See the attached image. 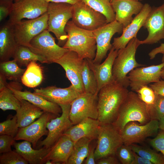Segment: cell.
Wrapping results in <instances>:
<instances>
[{
    "label": "cell",
    "mask_w": 164,
    "mask_h": 164,
    "mask_svg": "<svg viewBox=\"0 0 164 164\" xmlns=\"http://www.w3.org/2000/svg\"><path fill=\"white\" fill-rule=\"evenodd\" d=\"M129 91L127 88L115 81L99 90L97 94V120L101 124L113 122Z\"/></svg>",
    "instance_id": "obj_1"
},
{
    "label": "cell",
    "mask_w": 164,
    "mask_h": 164,
    "mask_svg": "<svg viewBox=\"0 0 164 164\" xmlns=\"http://www.w3.org/2000/svg\"><path fill=\"white\" fill-rule=\"evenodd\" d=\"M65 29L68 38L63 47L76 52L82 59L93 60L97 46L93 31L77 27L72 20L67 22Z\"/></svg>",
    "instance_id": "obj_2"
},
{
    "label": "cell",
    "mask_w": 164,
    "mask_h": 164,
    "mask_svg": "<svg viewBox=\"0 0 164 164\" xmlns=\"http://www.w3.org/2000/svg\"><path fill=\"white\" fill-rule=\"evenodd\" d=\"M150 120L146 105L139 98L137 94L132 91H129L111 124L121 134L126 125L130 122L137 121L144 125Z\"/></svg>",
    "instance_id": "obj_3"
},
{
    "label": "cell",
    "mask_w": 164,
    "mask_h": 164,
    "mask_svg": "<svg viewBox=\"0 0 164 164\" xmlns=\"http://www.w3.org/2000/svg\"><path fill=\"white\" fill-rule=\"evenodd\" d=\"M141 45L137 37L132 38L126 47L118 50L113 66L112 75L115 81L127 88L129 86L128 75L137 67L145 66L138 63L135 58L137 50Z\"/></svg>",
    "instance_id": "obj_4"
},
{
    "label": "cell",
    "mask_w": 164,
    "mask_h": 164,
    "mask_svg": "<svg viewBox=\"0 0 164 164\" xmlns=\"http://www.w3.org/2000/svg\"><path fill=\"white\" fill-rule=\"evenodd\" d=\"M73 5L65 3H49L47 30L55 35L60 45L66 43L68 36L65 31L66 26L73 15Z\"/></svg>",
    "instance_id": "obj_5"
},
{
    "label": "cell",
    "mask_w": 164,
    "mask_h": 164,
    "mask_svg": "<svg viewBox=\"0 0 164 164\" xmlns=\"http://www.w3.org/2000/svg\"><path fill=\"white\" fill-rule=\"evenodd\" d=\"M28 48L47 63H54L69 50L57 44L55 39L47 29L33 38Z\"/></svg>",
    "instance_id": "obj_6"
},
{
    "label": "cell",
    "mask_w": 164,
    "mask_h": 164,
    "mask_svg": "<svg viewBox=\"0 0 164 164\" xmlns=\"http://www.w3.org/2000/svg\"><path fill=\"white\" fill-rule=\"evenodd\" d=\"M95 150L96 161L101 158L115 155L123 144L121 134L112 124H101Z\"/></svg>",
    "instance_id": "obj_7"
},
{
    "label": "cell",
    "mask_w": 164,
    "mask_h": 164,
    "mask_svg": "<svg viewBox=\"0 0 164 164\" xmlns=\"http://www.w3.org/2000/svg\"><path fill=\"white\" fill-rule=\"evenodd\" d=\"M97 95L85 92L80 94L70 104L69 117L73 125L87 118L97 119Z\"/></svg>",
    "instance_id": "obj_8"
},
{
    "label": "cell",
    "mask_w": 164,
    "mask_h": 164,
    "mask_svg": "<svg viewBox=\"0 0 164 164\" xmlns=\"http://www.w3.org/2000/svg\"><path fill=\"white\" fill-rule=\"evenodd\" d=\"M48 15L47 12L33 19L21 21L13 25L16 41L19 46L29 47L34 37L47 29Z\"/></svg>",
    "instance_id": "obj_9"
},
{
    "label": "cell",
    "mask_w": 164,
    "mask_h": 164,
    "mask_svg": "<svg viewBox=\"0 0 164 164\" xmlns=\"http://www.w3.org/2000/svg\"><path fill=\"white\" fill-rule=\"evenodd\" d=\"M73 5L72 21L77 27L93 31L108 23L103 15L82 1Z\"/></svg>",
    "instance_id": "obj_10"
},
{
    "label": "cell",
    "mask_w": 164,
    "mask_h": 164,
    "mask_svg": "<svg viewBox=\"0 0 164 164\" xmlns=\"http://www.w3.org/2000/svg\"><path fill=\"white\" fill-rule=\"evenodd\" d=\"M48 4L45 0L15 1L8 22L13 25L24 19L39 17L47 12Z\"/></svg>",
    "instance_id": "obj_11"
},
{
    "label": "cell",
    "mask_w": 164,
    "mask_h": 164,
    "mask_svg": "<svg viewBox=\"0 0 164 164\" xmlns=\"http://www.w3.org/2000/svg\"><path fill=\"white\" fill-rule=\"evenodd\" d=\"M70 104L59 105L61 108V114L47 122L48 135L45 138L39 142V147L50 148L73 125L69 117Z\"/></svg>",
    "instance_id": "obj_12"
},
{
    "label": "cell",
    "mask_w": 164,
    "mask_h": 164,
    "mask_svg": "<svg viewBox=\"0 0 164 164\" xmlns=\"http://www.w3.org/2000/svg\"><path fill=\"white\" fill-rule=\"evenodd\" d=\"M123 28L122 24L115 20L93 31L97 46L95 56L93 60L94 63L97 64L101 63L108 50L112 47L111 41L113 36L116 33H122Z\"/></svg>",
    "instance_id": "obj_13"
},
{
    "label": "cell",
    "mask_w": 164,
    "mask_h": 164,
    "mask_svg": "<svg viewBox=\"0 0 164 164\" xmlns=\"http://www.w3.org/2000/svg\"><path fill=\"white\" fill-rule=\"evenodd\" d=\"M159 129V121L157 120L151 119L147 123L140 125L135 122H130L121 134L123 144L130 145L141 142L147 138L156 135Z\"/></svg>",
    "instance_id": "obj_14"
},
{
    "label": "cell",
    "mask_w": 164,
    "mask_h": 164,
    "mask_svg": "<svg viewBox=\"0 0 164 164\" xmlns=\"http://www.w3.org/2000/svg\"><path fill=\"white\" fill-rule=\"evenodd\" d=\"M84 60L76 52L69 50L54 63L63 68L71 85L80 94L84 92L81 79Z\"/></svg>",
    "instance_id": "obj_15"
},
{
    "label": "cell",
    "mask_w": 164,
    "mask_h": 164,
    "mask_svg": "<svg viewBox=\"0 0 164 164\" xmlns=\"http://www.w3.org/2000/svg\"><path fill=\"white\" fill-rule=\"evenodd\" d=\"M143 27L148 34L145 39L140 40V45L152 44L164 39V3L152 7Z\"/></svg>",
    "instance_id": "obj_16"
},
{
    "label": "cell",
    "mask_w": 164,
    "mask_h": 164,
    "mask_svg": "<svg viewBox=\"0 0 164 164\" xmlns=\"http://www.w3.org/2000/svg\"><path fill=\"white\" fill-rule=\"evenodd\" d=\"M164 67L163 62L159 64L138 67L132 70L128 76L131 90L136 92L143 86L159 81Z\"/></svg>",
    "instance_id": "obj_17"
},
{
    "label": "cell",
    "mask_w": 164,
    "mask_h": 164,
    "mask_svg": "<svg viewBox=\"0 0 164 164\" xmlns=\"http://www.w3.org/2000/svg\"><path fill=\"white\" fill-rule=\"evenodd\" d=\"M56 116L52 114L44 112L38 119L28 125L19 128L14 137L15 141L26 140L30 142L35 148L39 139L48 132L46 125L47 122Z\"/></svg>",
    "instance_id": "obj_18"
},
{
    "label": "cell",
    "mask_w": 164,
    "mask_h": 164,
    "mask_svg": "<svg viewBox=\"0 0 164 164\" xmlns=\"http://www.w3.org/2000/svg\"><path fill=\"white\" fill-rule=\"evenodd\" d=\"M152 8L148 3L144 4L140 12L128 26L123 28L121 36L114 38L112 45L115 50H118L125 47L131 39L136 37L137 33L143 26Z\"/></svg>",
    "instance_id": "obj_19"
},
{
    "label": "cell",
    "mask_w": 164,
    "mask_h": 164,
    "mask_svg": "<svg viewBox=\"0 0 164 164\" xmlns=\"http://www.w3.org/2000/svg\"><path fill=\"white\" fill-rule=\"evenodd\" d=\"M33 93L59 105L70 104L81 94L72 85L64 88L53 86H48L36 89Z\"/></svg>",
    "instance_id": "obj_20"
},
{
    "label": "cell",
    "mask_w": 164,
    "mask_h": 164,
    "mask_svg": "<svg viewBox=\"0 0 164 164\" xmlns=\"http://www.w3.org/2000/svg\"><path fill=\"white\" fill-rule=\"evenodd\" d=\"M118 52V50L112 47L105 60L99 64L94 63L93 60L87 59L89 66L96 78L98 93L104 87L114 81L112 75V68Z\"/></svg>",
    "instance_id": "obj_21"
},
{
    "label": "cell",
    "mask_w": 164,
    "mask_h": 164,
    "mask_svg": "<svg viewBox=\"0 0 164 164\" xmlns=\"http://www.w3.org/2000/svg\"><path fill=\"white\" fill-rule=\"evenodd\" d=\"M101 123L97 119L87 118L73 125L64 133L75 143L83 138L97 139Z\"/></svg>",
    "instance_id": "obj_22"
},
{
    "label": "cell",
    "mask_w": 164,
    "mask_h": 164,
    "mask_svg": "<svg viewBox=\"0 0 164 164\" xmlns=\"http://www.w3.org/2000/svg\"><path fill=\"white\" fill-rule=\"evenodd\" d=\"M111 3L115 20L122 24L124 28L132 22L134 18L132 16L138 14L144 5L140 1L134 0H115Z\"/></svg>",
    "instance_id": "obj_23"
},
{
    "label": "cell",
    "mask_w": 164,
    "mask_h": 164,
    "mask_svg": "<svg viewBox=\"0 0 164 164\" xmlns=\"http://www.w3.org/2000/svg\"><path fill=\"white\" fill-rule=\"evenodd\" d=\"M75 143L67 135H63L50 148L45 157L44 162L47 160L53 164H67Z\"/></svg>",
    "instance_id": "obj_24"
},
{
    "label": "cell",
    "mask_w": 164,
    "mask_h": 164,
    "mask_svg": "<svg viewBox=\"0 0 164 164\" xmlns=\"http://www.w3.org/2000/svg\"><path fill=\"white\" fill-rule=\"evenodd\" d=\"M8 86L15 95L19 98L26 100L41 109L44 112H49L56 116H60L61 108L58 104L48 101L34 93L29 91H22L12 84Z\"/></svg>",
    "instance_id": "obj_25"
},
{
    "label": "cell",
    "mask_w": 164,
    "mask_h": 164,
    "mask_svg": "<svg viewBox=\"0 0 164 164\" xmlns=\"http://www.w3.org/2000/svg\"><path fill=\"white\" fill-rule=\"evenodd\" d=\"M18 45L15 40L13 25L7 21L0 27V62L12 57Z\"/></svg>",
    "instance_id": "obj_26"
},
{
    "label": "cell",
    "mask_w": 164,
    "mask_h": 164,
    "mask_svg": "<svg viewBox=\"0 0 164 164\" xmlns=\"http://www.w3.org/2000/svg\"><path fill=\"white\" fill-rule=\"evenodd\" d=\"M29 141H24L16 142L13 145L15 150L30 164L44 163V159L49 151V149L43 147L38 149L32 147Z\"/></svg>",
    "instance_id": "obj_27"
},
{
    "label": "cell",
    "mask_w": 164,
    "mask_h": 164,
    "mask_svg": "<svg viewBox=\"0 0 164 164\" xmlns=\"http://www.w3.org/2000/svg\"><path fill=\"white\" fill-rule=\"evenodd\" d=\"M21 105L16 111L19 128L26 127L39 118L44 113L40 108L29 101L20 99Z\"/></svg>",
    "instance_id": "obj_28"
},
{
    "label": "cell",
    "mask_w": 164,
    "mask_h": 164,
    "mask_svg": "<svg viewBox=\"0 0 164 164\" xmlns=\"http://www.w3.org/2000/svg\"><path fill=\"white\" fill-rule=\"evenodd\" d=\"M21 80L27 87L34 88L40 85L43 79V70L36 61L31 62L26 67Z\"/></svg>",
    "instance_id": "obj_29"
},
{
    "label": "cell",
    "mask_w": 164,
    "mask_h": 164,
    "mask_svg": "<svg viewBox=\"0 0 164 164\" xmlns=\"http://www.w3.org/2000/svg\"><path fill=\"white\" fill-rule=\"evenodd\" d=\"M92 141L88 138H83L76 142L67 164L83 163L87 156Z\"/></svg>",
    "instance_id": "obj_30"
},
{
    "label": "cell",
    "mask_w": 164,
    "mask_h": 164,
    "mask_svg": "<svg viewBox=\"0 0 164 164\" xmlns=\"http://www.w3.org/2000/svg\"><path fill=\"white\" fill-rule=\"evenodd\" d=\"M81 79L85 92L97 95V83L87 59L84 60L81 72Z\"/></svg>",
    "instance_id": "obj_31"
},
{
    "label": "cell",
    "mask_w": 164,
    "mask_h": 164,
    "mask_svg": "<svg viewBox=\"0 0 164 164\" xmlns=\"http://www.w3.org/2000/svg\"><path fill=\"white\" fill-rule=\"evenodd\" d=\"M12 58L20 67H27L33 61L45 63V60L41 56L33 53L28 47L22 45L18 46Z\"/></svg>",
    "instance_id": "obj_32"
},
{
    "label": "cell",
    "mask_w": 164,
    "mask_h": 164,
    "mask_svg": "<svg viewBox=\"0 0 164 164\" xmlns=\"http://www.w3.org/2000/svg\"><path fill=\"white\" fill-rule=\"evenodd\" d=\"M95 11L103 15L108 23L115 20V13L111 0H81Z\"/></svg>",
    "instance_id": "obj_33"
},
{
    "label": "cell",
    "mask_w": 164,
    "mask_h": 164,
    "mask_svg": "<svg viewBox=\"0 0 164 164\" xmlns=\"http://www.w3.org/2000/svg\"><path fill=\"white\" fill-rule=\"evenodd\" d=\"M0 63V73L7 80L15 81L21 80L26 69L20 68L14 59Z\"/></svg>",
    "instance_id": "obj_34"
},
{
    "label": "cell",
    "mask_w": 164,
    "mask_h": 164,
    "mask_svg": "<svg viewBox=\"0 0 164 164\" xmlns=\"http://www.w3.org/2000/svg\"><path fill=\"white\" fill-rule=\"evenodd\" d=\"M20 105V99L15 95L8 85L0 91V108L3 111L13 110L16 111Z\"/></svg>",
    "instance_id": "obj_35"
},
{
    "label": "cell",
    "mask_w": 164,
    "mask_h": 164,
    "mask_svg": "<svg viewBox=\"0 0 164 164\" xmlns=\"http://www.w3.org/2000/svg\"><path fill=\"white\" fill-rule=\"evenodd\" d=\"M132 151L140 156L150 161L153 164H164V157L149 148L135 143L129 145Z\"/></svg>",
    "instance_id": "obj_36"
},
{
    "label": "cell",
    "mask_w": 164,
    "mask_h": 164,
    "mask_svg": "<svg viewBox=\"0 0 164 164\" xmlns=\"http://www.w3.org/2000/svg\"><path fill=\"white\" fill-rule=\"evenodd\" d=\"M146 106L151 120L159 121L164 115V97L156 94L154 103L151 105H146Z\"/></svg>",
    "instance_id": "obj_37"
},
{
    "label": "cell",
    "mask_w": 164,
    "mask_h": 164,
    "mask_svg": "<svg viewBox=\"0 0 164 164\" xmlns=\"http://www.w3.org/2000/svg\"><path fill=\"white\" fill-rule=\"evenodd\" d=\"M19 129L16 116L11 115L6 120L0 122V135H6L14 138Z\"/></svg>",
    "instance_id": "obj_38"
},
{
    "label": "cell",
    "mask_w": 164,
    "mask_h": 164,
    "mask_svg": "<svg viewBox=\"0 0 164 164\" xmlns=\"http://www.w3.org/2000/svg\"><path fill=\"white\" fill-rule=\"evenodd\" d=\"M26 160L15 150L2 154L0 164H28Z\"/></svg>",
    "instance_id": "obj_39"
},
{
    "label": "cell",
    "mask_w": 164,
    "mask_h": 164,
    "mask_svg": "<svg viewBox=\"0 0 164 164\" xmlns=\"http://www.w3.org/2000/svg\"><path fill=\"white\" fill-rule=\"evenodd\" d=\"M116 155L122 164H132L134 158L133 151L130 146L124 144L118 149Z\"/></svg>",
    "instance_id": "obj_40"
},
{
    "label": "cell",
    "mask_w": 164,
    "mask_h": 164,
    "mask_svg": "<svg viewBox=\"0 0 164 164\" xmlns=\"http://www.w3.org/2000/svg\"><path fill=\"white\" fill-rule=\"evenodd\" d=\"M139 98L146 105L153 104L155 100L156 94L153 90L148 85L141 87L136 92Z\"/></svg>",
    "instance_id": "obj_41"
},
{
    "label": "cell",
    "mask_w": 164,
    "mask_h": 164,
    "mask_svg": "<svg viewBox=\"0 0 164 164\" xmlns=\"http://www.w3.org/2000/svg\"><path fill=\"white\" fill-rule=\"evenodd\" d=\"M14 138L7 135H0V153L2 154L12 151L11 147L15 143Z\"/></svg>",
    "instance_id": "obj_42"
},
{
    "label": "cell",
    "mask_w": 164,
    "mask_h": 164,
    "mask_svg": "<svg viewBox=\"0 0 164 164\" xmlns=\"http://www.w3.org/2000/svg\"><path fill=\"white\" fill-rule=\"evenodd\" d=\"M151 145L155 149L160 152L164 157V131L161 130L154 138L149 140Z\"/></svg>",
    "instance_id": "obj_43"
},
{
    "label": "cell",
    "mask_w": 164,
    "mask_h": 164,
    "mask_svg": "<svg viewBox=\"0 0 164 164\" xmlns=\"http://www.w3.org/2000/svg\"><path fill=\"white\" fill-rule=\"evenodd\" d=\"M13 0H0V21L2 22L11 13L13 5Z\"/></svg>",
    "instance_id": "obj_44"
},
{
    "label": "cell",
    "mask_w": 164,
    "mask_h": 164,
    "mask_svg": "<svg viewBox=\"0 0 164 164\" xmlns=\"http://www.w3.org/2000/svg\"><path fill=\"white\" fill-rule=\"evenodd\" d=\"M155 93L164 97V80L149 84Z\"/></svg>",
    "instance_id": "obj_45"
},
{
    "label": "cell",
    "mask_w": 164,
    "mask_h": 164,
    "mask_svg": "<svg viewBox=\"0 0 164 164\" xmlns=\"http://www.w3.org/2000/svg\"><path fill=\"white\" fill-rule=\"evenodd\" d=\"M96 144H90L89 151L87 156L85 160V164H95L96 162L95 159L94 152Z\"/></svg>",
    "instance_id": "obj_46"
},
{
    "label": "cell",
    "mask_w": 164,
    "mask_h": 164,
    "mask_svg": "<svg viewBox=\"0 0 164 164\" xmlns=\"http://www.w3.org/2000/svg\"><path fill=\"white\" fill-rule=\"evenodd\" d=\"M115 155H111L106 156L97 160V164H120Z\"/></svg>",
    "instance_id": "obj_47"
},
{
    "label": "cell",
    "mask_w": 164,
    "mask_h": 164,
    "mask_svg": "<svg viewBox=\"0 0 164 164\" xmlns=\"http://www.w3.org/2000/svg\"><path fill=\"white\" fill-rule=\"evenodd\" d=\"M159 53L162 55V63L164 62V43H161L159 46L152 49L148 55L150 59L152 60L155 57L157 54Z\"/></svg>",
    "instance_id": "obj_48"
},
{
    "label": "cell",
    "mask_w": 164,
    "mask_h": 164,
    "mask_svg": "<svg viewBox=\"0 0 164 164\" xmlns=\"http://www.w3.org/2000/svg\"><path fill=\"white\" fill-rule=\"evenodd\" d=\"M134 158L132 164H153L150 161L133 152Z\"/></svg>",
    "instance_id": "obj_49"
},
{
    "label": "cell",
    "mask_w": 164,
    "mask_h": 164,
    "mask_svg": "<svg viewBox=\"0 0 164 164\" xmlns=\"http://www.w3.org/2000/svg\"><path fill=\"white\" fill-rule=\"evenodd\" d=\"M48 3H67L72 5L81 1V0H45Z\"/></svg>",
    "instance_id": "obj_50"
},
{
    "label": "cell",
    "mask_w": 164,
    "mask_h": 164,
    "mask_svg": "<svg viewBox=\"0 0 164 164\" xmlns=\"http://www.w3.org/2000/svg\"><path fill=\"white\" fill-rule=\"evenodd\" d=\"M7 80L4 75L0 73V91L8 86V84L6 82Z\"/></svg>",
    "instance_id": "obj_51"
},
{
    "label": "cell",
    "mask_w": 164,
    "mask_h": 164,
    "mask_svg": "<svg viewBox=\"0 0 164 164\" xmlns=\"http://www.w3.org/2000/svg\"><path fill=\"white\" fill-rule=\"evenodd\" d=\"M159 121V129L164 131V119H161Z\"/></svg>",
    "instance_id": "obj_52"
},
{
    "label": "cell",
    "mask_w": 164,
    "mask_h": 164,
    "mask_svg": "<svg viewBox=\"0 0 164 164\" xmlns=\"http://www.w3.org/2000/svg\"><path fill=\"white\" fill-rule=\"evenodd\" d=\"M161 78L164 80V67L162 69L161 72Z\"/></svg>",
    "instance_id": "obj_53"
},
{
    "label": "cell",
    "mask_w": 164,
    "mask_h": 164,
    "mask_svg": "<svg viewBox=\"0 0 164 164\" xmlns=\"http://www.w3.org/2000/svg\"><path fill=\"white\" fill-rule=\"evenodd\" d=\"M115 0H111V3H112V2H114Z\"/></svg>",
    "instance_id": "obj_54"
},
{
    "label": "cell",
    "mask_w": 164,
    "mask_h": 164,
    "mask_svg": "<svg viewBox=\"0 0 164 164\" xmlns=\"http://www.w3.org/2000/svg\"><path fill=\"white\" fill-rule=\"evenodd\" d=\"M134 0L136 1H142V0Z\"/></svg>",
    "instance_id": "obj_55"
},
{
    "label": "cell",
    "mask_w": 164,
    "mask_h": 164,
    "mask_svg": "<svg viewBox=\"0 0 164 164\" xmlns=\"http://www.w3.org/2000/svg\"><path fill=\"white\" fill-rule=\"evenodd\" d=\"M161 119H164V115L162 117Z\"/></svg>",
    "instance_id": "obj_56"
},
{
    "label": "cell",
    "mask_w": 164,
    "mask_h": 164,
    "mask_svg": "<svg viewBox=\"0 0 164 164\" xmlns=\"http://www.w3.org/2000/svg\"><path fill=\"white\" fill-rule=\"evenodd\" d=\"M16 0H15V1H16Z\"/></svg>",
    "instance_id": "obj_57"
},
{
    "label": "cell",
    "mask_w": 164,
    "mask_h": 164,
    "mask_svg": "<svg viewBox=\"0 0 164 164\" xmlns=\"http://www.w3.org/2000/svg\"></svg>",
    "instance_id": "obj_58"
}]
</instances>
